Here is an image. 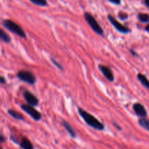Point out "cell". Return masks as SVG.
Listing matches in <instances>:
<instances>
[{
  "label": "cell",
  "instance_id": "e0dca14e",
  "mask_svg": "<svg viewBox=\"0 0 149 149\" xmlns=\"http://www.w3.org/2000/svg\"><path fill=\"white\" fill-rule=\"evenodd\" d=\"M138 19L142 23L149 22V15L146 13H140L138 15Z\"/></svg>",
  "mask_w": 149,
  "mask_h": 149
},
{
  "label": "cell",
  "instance_id": "30bf717a",
  "mask_svg": "<svg viewBox=\"0 0 149 149\" xmlns=\"http://www.w3.org/2000/svg\"><path fill=\"white\" fill-rule=\"evenodd\" d=\"M62 125L64 126V127L65 128V130H67V132L69 133V134H70L72 137H73V138H74V137H76V133H75V132L74 131V130L72 129V127H71V125H70L69 123H67L66 121H62Z\"/></svg>",
  "mask_w": 149,
  "mask_h": 149
},
{
  "label": "cell",
  "instance_id": "603a6c76",
  "mask_svg": "<svg viewBox=\"0 0 149 149\" xmlns=\"http://www.w3.org/2000/svg\"><path fill=\"white\" fill-rule=\"evenodd\" d=\"M145 4L149 8V0H145Z\"/></svg>",
  "mask_w": 149,
  "mask_h": 149
},
{
  "label": "cell",
  "instance_id": "d6986e66",
  "mask_svg": "<svg viewBox=\"0 0 149 149\" xmlns=\"http://www.w3.org/2000/svg\"><path fill=\"white\" fill-rule=\"evenodd\" d=\"M111 3L115 4V5H120L121 4V0H108Z\"/></svg>",
  "mask_w": 149,
  "mask_h": 149
},
{
  "label": "cell",
  "instance_id": "5b68a950",
  "mask_svg": "<svg viewBox=\"0 0 149 149\" xmlns=\"http://www.w3.org/2000/svg\"><path fill=\"white\" fill-rule=\"evenodd\" d=\"M21 107L24 112H26L27 114H29L35 121H40L41 119V117H42L41 113L40 112L37 111L33 106L26 104H22Z\"/></svg>",
  "mask_w": 149,
  "mask_h": 149
},
{
  "label": "cell",
  "instance_id": "ac0fdd59",
  "mask_svg": "<svg viewBox=\"0 0 149 149\" xmlns=\"http://www.w3.org/2000/svg\"><path fill=\"white\" fill-rule=\"evenodd\" d=\"M51 61H52V62H53V64H54V65H55V66H56V67H58V69H59V70H63L62 67H61V65H60V64H58V62H57V61H55V60H54V58H51Z\"/></svg>",
  "mask_w": 149,
  "mask_h": 149
},
{
  "label": "cell",
  "instance_id": "7402d4cb",
  "mask_svg": "<svg viewBox=\"0 0 149 149\" xmlns=\"http://www.w3.org/2000/svg\"><path fill=\"white\" fill-rule=\"evenodd\" d=\"M5 140V137L2 135V134H0V143H3Z\"/></svg>",
  "mask_w": 149,
  "mask_h": 149
},
{
  "label": "cell",
  "instance_id": "8fae6325",
  "mask_svg": "<svg viewBox=\"0 0 149 149\" xmlns=\"http://www.w3.org/2000/svg\"><path fill=\"white\" fill-rule=\"evenodd\" d=\"M21 147L23 149H34L33 145L31 144L30 140L29 139L26 138V137H24L22 139V140H21Z\"/></svg>",
  "mask_w": 149,
  "mask_h": 149
},
{
  "label": "cell",
  "instance_id": "9c48e42d",
  "mask_svg": "<svg viewBox=\"0 0 149 149\" xmlns=\"http://www.w3.org/2000/svg\"><path fill=\"white\" fill-rule=\"evenodd\" d=\"M133 110L135 112V113L137 114L138 116L144 118L147 115V112H146V109H145L144 106L142 105L140 103H135L133 105Z\"/></svg>",
  "mask_w": 149,
  "mask_h": 149
},
{
  "label": "cell",
  "instance_id": "52a82bcc",
  "mask_svg": "<svg viewBox=\"0 0 149 149\" xmlns=\"http://www.w3.org/2000/svg\"><path fill=\"white\" fill-rule=\"evenodd\" d=\"M98 68L100 69V72L102 73V74L110 82H113L114 81V75L113 73L112 72V70H110V68H109L108 67L105 65H102V64H99Z\"/></svg>",
  "mask_w": 149,
  "mask_h": 149
},
{
  "label": "cell",
  "instance_id": "5bb4252c",
  "mask_svg": "<svg viewBox=\"0 0 149 149\" xmlns=\"http://www.w3.org/2000/svg\"><path fill=\"white\" fill-rule=\"evenodd\" d=\"M137 78H138V80L140 81V83H141L145 87H146V88L149 89V81L147 79V78H146L145 75H143V74L140 73V74H137Z\"/></svg>",
  "mask_w": 149,
  "mask_h": 149
},
{
  "label": "cell",
  "instance_id": "ffe728a7",
  "mask_svg": "<svg viewBox=\"0 0 149 149\" xmlns=\"http://www.w3.org/2000/svg\"><path fill=\"white\" fill-rule=\"evenodd\" d=\"M119 17L122 20H124V19H126V18H127V14L124 13H119Z\"/></svg>",
  "mask_w": 149,
  "mask_h": 149
},
{
  "label": "cell",
  "instance_id": "ba28073f",
  "mask_svg": "<svg viewBox=\"0 0 149 149\" xmlns=\"http://www.w3.org/2000/svg\"><path fill=\"white\" fill-rule=\"evenodd\" d=\"M24 97L25 100L26 101L27 104H29V105L31 106H37L38 104V102H39V100L37 98L35 95H34L33 94H31L30 91H25L24 94Z\"/></svg>",
  "mask_w": 149,
  "mask_h": 149
},
{
  "label": "cell",
  "instance_id": "cb8c5ba5",
  "mask_svg": "<svg viewBox=\"0 0 149 149\" xmlns=\"http://www.w3.org/2000/svg\"><path fill=\"white\" fill-rule=\"evenodd\" d=\"M146 31H148V32H149V25H148L146 27Z\"/></svg>",
  "mask_w": 149,
  "mask_h": 149
},
{
  "label": "cell",
  "instance_id": "7c38bea8",
  "mask_svg": "<svg viewBox=\"0 0 149 149\" xmlns=\"http://www.w3.org/2000/svg\"><path fill=\"white\" fill-rule=\"evenodd\" d=\"M8 114H9L11 117H13V118H15V119L16 120H24L23 115H21L20 113L15 111V110H12V109H11V110L10 109L8 110Z\"/></svg>",
  "mask_w": 149,
  "mask_h": 149
},
{
  "label": "cell",
  "instance_id": "6da1fadb",
  "mask_svg": "<svg viewBox=\"0 0 149 149\" xmlns=\"http://www.w3.org/2000/svg\"><path fill=\"white\" fill-rule=\"evenodd\" d=\"M78 113L81 116V118L84 120L86 124L89 126L90 127L95 129L97 130H100V131L104 130V124H102L94 116L90 114L89 113L86 112V110H84V109L78 108Z\"/></svg>",
  "mask_w": 149,
  "mask_h": 149
},
{
  "label": "cell",
  "instance_id": "7a4b0ae2",
  "mask_svg": "<svg viewBox=\"0 0 149 149\" xmlns=\"http://www.w3.org/2000/svg\"><path fill=\"white\" fill-rule=\"evenodd\" d=\"M3 26L5 28L8 29L9 31H10L11 32L19 36L20 37H22V38H24V39L26 37V33L24 31V29L19 25H18L16 23L13 22V21L5 20L3 21Z\"/></svg>",
  "mask_w": 149,
  "mask_h": 149
},
{
  "label": "cell",
  "instance_id": "9a60e30c",
  "mask_svg": "<svg viewBox=\"0 0 149 149\" xmlns=\"http://www.w3.org/2000/svg\"><path fill=\"white\" fill-rule=\"evenodd\" d=\"M138 123L143 129H145V130H146L147 131L149 132V121L148 120L146 119V118H140V119H139Z\"/></svg>",
  "mask_w": 149,
  "mask_h": 149
},
{
  "label": "cell",
  "instance_id": "44dd1931",
  "mask_svg": "<svg viewBox=\"0 0 149 149\" xmlns=\"http://www.w3.org/2000/svg\"><path fill=\"white\" fill-rule=\"evenodd\" d=\"M5 83H6L5 78H4V77H2V76H1V75H0V84H5Z\"/></svg>",
  "mask_w": 149,
  "mask_h": 149
},
{
  "label": "cell",
  "instance_id": "4fadbf2b",
  "mask_svg": "<svg viewBox=\"0 0 149 149\" xmlns=\"http://www.w3.org/2000/svg\"><path fill=\"white\" fill-rule=\"evenodd\" d=\"M0 40L7 42V43H8V42L11 41L10 37L1 28H0Z\"/></svg>",
  "mask_w": 149,
  "mask_h": 149
},
{
  "label": "cell",
  "instance_id": "2e32d148",
  "mask_svg": "<svg viewBox=\"0 0 149 149\" xmlns=\"http://www.w3.org/2000/svg\"><path fill=\"white\" fill-rule=\"evenodd\" d=\"M29 1L37 6L45 7L47 5V0H29Z\"/></svg>",
  "mask_w": 149,
  "mask_h": 149
},
{
  "label": "cell",
  "instance_id": "277c9868",
  "mask_svg": "<svg viewBox=\"0 0 149 149\" xmlns=\"http://www.w3.org/2000/svg\"><path fill=\"white\" fill-rule=\"evenodd\" d=\"M17 77L21 81L27 83L29 84H31V85H34L36 82L35 76H34V74H33V73H31V72L21 70V71H19L18 72Z\"/></svg>",
  "mask_w": 149,
  "mask_h": 149
},
{
  "label": "cell",
  "instance_id": "3957f363",
  "mask_svg": "<svg viewBox=\"0 0 149 149\" xmlns=\"http://www.w3.org/2000/svg\"><path fill=\"white\" fill-rule=\"evenodd\" d=\"M84 18H85V20L88 23V25H89V26L91 27V29L96 34H99V35H102L103 33H104L103 29L100 26V24L97 23V20L94 18V17L91 14L88 13H85V14H84Z\"/></svg>",
  "mask_w": 149,
  "mask_h": 149
},
{
  "label": "cell",
  "instance_id": "8992f818",
  "mask_svg": "<svg viewBox=\"0 0 149 149\" xmlns=\"http://www.w3.org/2000/svg\"><path fill=\"white\" fill-rule=\"evenodd\" d=\"M107 18H108L109 21L110 22V24L113 26L114 28L117 30L119 32L123 33V34H128L130 31V30L127 27L124 26V25H122L121 24H120L118 21H117L116 18H114L112 15H107Z\"/></svg>",
  "mask_w": 149,
  "mask_h": 149
}]
</instances>
